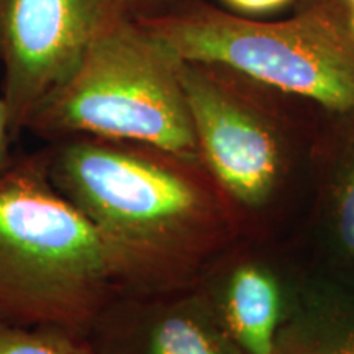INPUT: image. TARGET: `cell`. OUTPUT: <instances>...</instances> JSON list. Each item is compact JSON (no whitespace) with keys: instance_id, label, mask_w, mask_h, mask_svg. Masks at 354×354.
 I'll list each match as a JSON object with an SVG mask.
<instances>
[{"instance_id":"1","label":"cell","mask_w":354,"mask_h":354,"mask_svg":"<svg viewBox=\"0 0 354 354\" xmlns=\"http://www.w3.org/2000/svg\"><path fill=\"white\" fill-rule=\"evenodd\" d=\"M41 154L55 187L105 238L130 290L197 284L245 236L198 156L95 136L51 141Z\"/></svg>"},{"instance_id":"2","label":"cell","mask_w":354,"mask_h":354,"mask_svg":"<svg viewBox=\"0 0 354 354\" xmlns=\"http://www.w3.org/2000/svg\"><path fill=\"white\" fill-rule=\"evenodd\" d=\"M180 77L198 158L245 236L299 246L326 110L223 66L183 61Z\"/></svg>"},{"instance_id":"3","label":"cell","mask_w":354,"mask_h":354,"mask_svg":"<svg viewBox=\"0 0 354 354\" xmlns=\"http://www.w3.org/2000/svg\"><path fill=\"white\" fill-rule=\"evenodd\" d=\"M130 290L95 225L55 187L41 151L0 174V320L88 335Z\"/></svg>"},{"instance_id":"4","label":"cell","mask_w":354,"mask_h":354,"mask_svg":"<svg viewBox=\"0 0 354 354\" xmlns=\"http://www.w3.org/2000/svg\"><path fill=\"white\" fill-rule=\"evenodd\" d=\"M180 63L135 15L123 13L35 107L25 130L48 143L95 136L198 156Z\"/></svg>"},{"instance_id":"5","label":"cell","mask_w":354,"mask_h":354,"mask_svg":"<svg viewBox=\"0 0 354 354\" xmlns=\"http://www.w3.org/2000/svg\"><path fill=\"white\" fill-rule=\"evenodd\" d=\"M135 17L179 59L223 66L328 112L354 109V38L328 2L313 0L277 21L248 19L202 0Z\"/></svg>"},{"instance_id":"6","label":"cell","mask_w":354,"mask_h":354,"mask_svg":"<svg viewBox=\"0 0 354 354\" xmlns=\"http://www.w3.org/2000/svg\"><path fill=\"white\" fill-rule=\"evenodd\" d=\"M127 0H0V63L13 138L35 107L73 73Z\"/></svg>"},{"instance_id":"7","label":"cell","mask_w":354,"mask_h":354,"mask_svg":"<svg viewBox=\"0 0 354 354\" xmlns=\"http://www.w3.org/2000/svg\"><path fill=\"white\" fill-rule=\"evenodd\" d=\"M307 269L297 245L241 236L197 287L243 354H274Z\"/></svg>"},{"instance_id":"8","label":"cell","mask_w":354,"mask_h":354,"mask_svg":"<svg viewBox=\"0 0 354 354\" xmlns=\"http://www.w3.org/2000/svg\"><path fill=\"white\" fill-rule=\"evenodd\" d=\"M88 338L100 354H243L197 284L123 292Z\"/></svg>"},{"instance_id":"9","label":"cell","mask_w":354,"mask_h":354,"mask_svg":"<svg viewBox=\"0 0 354 354\" xmlns=\"http://www.w3.org/2000/svg\"><path fill=\"white\" fill-rule=\"evenodd\" d=\"M299 248L310 268L354 279V109L323 117Z\"/></svg>"},{"instance_id":"10","label":"cell","mask_w":354,"mask_h":354,"mask_svg":"<svg viewBox=\"0 0 354 354\" xmlns=\"http://www.w3.org/2000/svg\"><path fill=\"white\" fill-rule=\"evenodd\" d=\"M274 354H354V279L308 266Z\"/></svg>"},{"instance_id":"11","label":"cell","mask_w":354,"mask_h":354,"mask_svg":"<svg viewBox=\"0 0 354 354\" xmlns=\"http://www.w3.org/2000/svg\"><path fill=\"white\" fill-rule=\"evenodd\" d=\"M0 354H100L88 335L63 326H26L0 320Z\"/></svg>"},{"instance_id":"12","label":"cell","mask_w":354,"mask_h":354,"mask_svg":"<svg viewBox=\"0 0 354 354\" xmlns=\"http://www.w3.org/2000/svg\"><path fill=\"white\" fill-rule=\"evenodd\" d=\"M13 140L12 125H10V113L6 99H0V174H3L8 167L13 165L15 156L12 154L10 143Z\"/></svg>"},{"instance_id":"13","label":"cell","mask_w":354,"mask_h":354,"mask_svg":"<svg viewBox=\"0 0 354 354\" xmlns=\"http://www.w3.org/2000/svg\"><path fill=\"white\" fill-rule=\"evenodd\" d=\"M221 2L243 15H261V13L281 10L289 6L292 0H221Z\"/></svg>"},{"instance_id":"14","label":"cell","mask_w":354,"mask_h":354,"mask_svg":"<svg viewBox=\"0 0 354 354\" xmlns=\"http://www.w3.org/2000/svg\"><path fill=\"white\" fill-rule=\"evenodd\" d=\"M131 15H146L156 10L161 0H127Z\"/></svg>"},{"instance_id":"15","label":"cell","mask_w":354,"mask_h":354,"mask_svg":"<svg viewBox=\"0 0 354 354\" xmlns=\"http://www.w3.org/2000/svg\"><path fill=\"white\" fill-rule=\"evenodd\" d=\"M339 12L343 13L344 21H346L349 33H351V37L354 38V8H353V10H339Z\"/></svg>"},{"instance_id":"16","label":"cell","mask_w":354,"mask_h":354,"mask_svg":"<svg viewBox=\"0 0 354 354\" xmlns=\"http://www.w3.org/2000/svg\"><path fill=\"white\" fill-rule=\"evenodd\" d=\"M343 6V10H353L354 8V0H339Z\"/></svg>"}]
</instances>
